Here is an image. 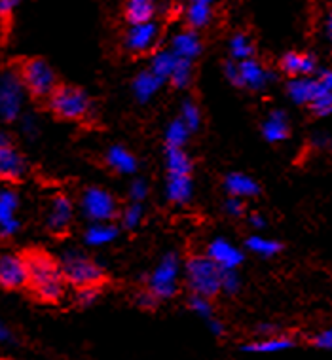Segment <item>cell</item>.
<instances>
[{
    "mask_svg": "<svg viewBox=\"0 0 332 360\" xmlns=\"http://www.w3.org/2000/svg\"><path fill=\"white\" fill-rule=\"evenodd\" d=\"M319 80V91L315 95V99L309 103V108L315 116L319 118H326L332 112V75L331 70L326 69L317 76Z\"/></svg>",
    "mask_w": 332,
    "mask_h": 360,
    "instance_id": "7402d4cb",
    "label": "cell"
},
{
    "mask_svg": "<svg viewBox=\"0 0 332 360\" xmlns=\"http://www.w3.org/2000/svg\"><path fill=\"white\" fill-rule=\"evenodd\" d=\"M48 108L59 120L65 122H82L91 112V99L82 87L70 84H57V87L48 97Z\"/></svg>",
    "mask_w": 332,
    "mask_h": 360,
    "instance_id": "7a4b0ae2",
    "label": "cell"
},
{
    "mask_svg": "<svg viewBox=\"0 0 332 360\" xmlns=\"http://www.w3.org/2000/svg\"><path fill=\"white\" fill-rule=\"evenodd\" d=\"M209 326H211V330H213V334H217V335L224 334V326H222V323H219V321L209 319Z\"/></svg>",
    "mask_w": 332,
    "mask_h": 360,
    "instance_id": "bcb514c9",
    "label": "cell"
},
{
    "mask_svg": "<svg viewBox=\"0 0 332 360\" xmlns=\"http://www.w3.org/2000/svg\"><path fill=\"white\" fill-rule=\"evenodd\" d=\"M167 199L173 205H186L192 199L194 193V182H192V174H184V176H167V188H165Z\"/></svg>",
    "mask_w": 332,
    "mask_h": 360,
    "instance_id": "cb8c5ba5",
    "label": "cell"
},
{
    "mask_svg": "<svg viewBox=\"0 0 332 360\" xmlns=\"http://www.w3.org/2000/svg\"><path fill=\"white\" fill-rule=\"evenodd\" d=\"M255 56V44L245 32H236L230 38V57L234 61H245Z\"/></svg>",
    "mask_w": 332,
    "mask_h": 360,
    "instance_id": "4dcf8cb0",
    "label": "cell"
},
{
    "mask_svg": "<svg viewBox=\"0 0 332 360\" xmlns=\"http://www.w3.org/2000/svg\"><path fill=\"white\" fill-rule=\"evenodd\" d=\"M192 75H194V63L186 61V59H177L167 82L177 89H184L192 82Z\"/></svg>",
    "mask_w": 332,
    "mask_h": 360,
    "instance_id": "836d02e7",
    "label": "cell"
},
{
    "mask_svg": "<svg viewBox=\"0 0 332 360\" xmlns=\"http://www.w3.org/2000/svg\"><path fill=\"white\" fill-rule=\"evenodd\" d=\"M314 345L319 349H331L332 347V332L331 330H323L314 338Z\"/></svg>",
    "mask_w": 332,
    "mask_h": 360,
    "instance_id": "ee69618b",
    "label": "cell"
},
{
    "mask_svg": "<svg viewBox=\"0 0 332 360\" xmlns=\"http://www.w3.org/2000/svg\"><path fill=\"white\" fill-rule=\"evenodd\" d=\"M99 296V286H84L76 290V302L80 305H91Z\"/></svg>",
    "mask_w": 332,
    "mask_h": 360,
    "instance_id": "f35d334b",
    "label": "cell"
},
{
    "mask_svg": "<svg viewBox=\"0 0 332 360\" xmlns=\"http://www.w3.org/2000/svg\"><path fill=\"white\" fill-rule=\"evenodd\" d=\"M179 275H181V262L179 256L170 252L162 258L156 269L148 277L146 290L158 300H170L179 292Z\"/></svg>",
    "mask_w": 332,
    "mask_h": 360,
    "instance_id": "52a82bcc",
    "label": "cell"
},
{
    "mask_svg": "<svg viewBox=\"0 0 332 360\" xmlns=\"http://www.w3.org/2000/svg\"><path fill=\"white\" fill-rule=\"evenodd\" d=\"M27 174V162L6 133H0V180L19 182Z\"/></svg>",
    "mask_w": 332,
    "mask_h": 360,
    "instance_id": "9c48e42d",
    "label": "cell"
},
{
    "mask_svg": "<svg viewBox=\"0 0 332 360\" xmlns=\"http://www.w3.org/2000/svg\"><path fill=\"white\" fill-rule=\"evenodd\" d=\"M25 99V89L19 80L15 69H6L0 72V120L13 122L21 114V106Z\"/></svg>",
    "mask_w": 332,
    "mask_h": 360,
    "instance_id": "ba28073f",
    "label": "cell"
},
{
    "mask_svg": "<svg viewBox=\"0 0 332 360\" xmlns=\"http://www.w3.org/2000/svg\"><path fill=\"white\" fill-rule=\"evenodd\" d=\"M146 195H148V186H146V182H144L143 179L133 180L132 188H129V198H132V201H135V203H143L144 199H146Z\"/></svg>",
    "mask_w": 332,
    "mask_h": 360,
    "instance_id": "60d3db41",
    "label": "cell"
},
{
    "mask_svg": "<svg viewBox=\"0 0 332 360\" xmlns=\"http://www.w3.org/2000/svg\"><path fill=\"white\" fill-rule=\"evenodd\" d=\"M258 332H260V334L272 335V334H274V332H276V328H274L272 324H260V326H258Z\"/></svg>",
    "mask_w": 332,
    "mask_h": 360,
    "instance_id": "681fc988",
    "label": "cell"
},
{
    "mask_svg": "<svg viewBox=\"0 0 332 360\" xmlns=\"http://www.w3.org/2000/svg\"><path fill=\"white\" fill-rule=\"evenodd\" d=\"M120 236V228L114 226L113 222H99L91 224L86 233H84V241L91 245V247H101V245H108V243L116 241Z\"/></svg>",
    "mask_w": 332,
    "mask_h": 360,
    "instance_id": "83f0119b",
    "label": "cell"
},
{
    "mask_svg": "<svg viewBox=\"0 0 332 360\" xmlns=\"http://www.w3.org/2000/svg\"><path fill=\"white\" fill-rule=\"evenodd\" d=\"M224 190L228 192L230 198L239 199H251L260 195V186L257 184V180L245 173H230L226 174L224 179Z\"/></svg>",
    "mask_w": 332,
    "mask_h": 360,
    "instance_id": "ac0fdd59",
    "label": "cell"
},
{
    "mask_svg": "<svg viewBox=\"0 0 332 360\" xmlns=\"http://www.w3.org/2000/svg\"><path fill=\"white\" fill-rule=\"evenodd\" d=\"M18 75L19 80L23 84L25 94H29L32 99L42 101L48 99L51 91L57 87V75L51 69V65L42 57H31L19 65Z\"/></svg>",
    "mask_w": 332,
    "mask_h": 360,
    "instance_id": "277c9868",
    "label": "cell"
},
{
    "mask_svg": "<svg viewBox=\"0 0 332 360\" xmlns=\"http://www.w3.org/2000/svg\"><path fill=\"white\" fill-rule=\"evenodd\" d=\"M105 162L110 169H113L114 173L118 174H133L137 171V160H135V155L126 148V146H110L107 150V155H105Z\"/></svg>",
    "mask_w": 332,
    "mask_h": 360,
    "instance_id": "603a6c76",
    "label": "cell"
},
{
    "mask_svg": "<svg viewBox=\"0 0 332 360\" xmlns=\"http://www.w3.org/2000/svg\"><path fill=\"white\" fill-rule=\"evenodd\" d=\"M290 124H288L287 114L283 110H274L269 112L268 120L262 124V135L264 139L272 144L283 143L290 139Z\"/></svg>",
    "mask_w": 332,
    "mask_h": 360,
    "instance_id": "ffe728a7",
    "label": "cell"
},
{
    "mask_svg": "<svg viewBox=\"0 0 332 360\" xmlns=\"http://www.w3.org/2000/svg\"><path fill=\"white\" fill-rule=\"evenodd\" d=\"M165 165L167 176H184L194 171V163L184 148H165Z\"/></svg>",
    "mask_w": 332,
    "mask_h": 360,
    "instance_id": "4316f807",
    "label": "cell"
},
{
    "mask_svg": "<svg viewBox=\"0 0 332 360\" xmlns=\"http://www.w3.org/2000/svg\"><path fill=\"white\" fill-rule=\"evenodd\" d=\"M290 347H295V340L293 338L268 335L264 340H258V342L243 345V351H247V353H277V351H285V349Z\"/></svg>",
    "mask_w": 332,
    "mask_h": 360,
    "instance_id": "f1b7e54d",
    "label": "cell"
},
{
    "mask_svg": "<svg viewBox=\"0 0 332 360\" xmlns=\"http://www.w3.org/2000/svg\"><path fill=\"white\" fill-rule=\"evenodd\" d=\"M247 249L255 252V255L262 256V258H272L277 256L283 250V245L274 239H266L260 236H251L247 239Z\"/></svg>",
    "mask_w": 332,
    "mask_h": 360,
    "instance_id": "d6a6232c",
    "label": "cell"
},
{
    "mask_svg": "<svg viewBox=\"0 0 332 360\" xmlns=\"http://www.w3.org/2000/svg\"><path fill=\"white\" fill-rule=\"evenodd\" d=\"M184 277H186V285L196 296H203V298L213 300L215 296L220 294V279H222V271L217 264H215L209 256H190L186 264H184Z\"/></svg>",
    "mask_w": 332,
    "mask_h": 360,
    "instance_id": "3957f363",
    "label": "cell"
},
{
    "mask_svg": "<svg viewBox=\"0 0 332 360\" xmlns=\"http://www.w3.org/2000/svg\"><path fill=\"white\" fill-rule=\"evenodd\" d=\"M205 256L220 267V269H238L245 260V255L238 247H234L232 243L226 239H215L209 247H207Z\"/></svg>",
    "mask_w": 332,
    "mask_h": 360,
    "instance_id": "9a60e30c",
    "label": "cell"
},
{
    "mask_svg": "<svg viewBox=\"0 0 332 360\" xmlns=\"http://www.w3.org/2000/svg\"><path fill=\"white\" fill-rule=\"evenodd\" d=\"M170 51L177 59H186V61L194 63V59H198L203 51V42H201L198 31L184 29L171 38Z\"/></svg>",
    "mask_w": 332,
    "mask_h": 360,
    "instance_id": "2e32d148",
    "label": "cell"
},
{
    "mask_svg": "<svg viewBox=\"0 0 332 360\" xmlns=\"http://www.w3.org/2000/svg\"><path fill=\"white\" fill-rule=\"evenodd\" d=\"M175 61H177V57L173 56L170 50H158L154 51V56H152L151 69L148 70L165 84V82L170 80L171 70H173V67H175Z\"/></svg>",
    "mask_w": 332,
    "mask_h": 360,
    "instance_id": "f546056e",
    "label": "cell"
},
{
    "mask_svg": "<svg viewBox=\"0 0 332 360\" xmlns=\"http://www.w3.org/2000/svg\"><path fill=\"white\" fill-rule=\"evenodd\" d=\"M12 340V334H10V330L4 326V324L0 323V342H10Z\"/></svg>",
    "mask_w": 332,
    "mask_h": 360,
    "instance_id": "c3c4849f",
    "label": "cell"
},
{
    "mask_svg": "<svg viewBox=\"0 0 332 360\" xmlns=\"http://www.w3.org/2000/svg\"><path fill=\"white\" fill-rule=\"evenodd\" d=\"M137 302H139V305H141V307H144V309H154L160 300L154 298V296H152L148 290H144V292H141V294H139Z\"/></svg>",
    "mask_w": 332,
    "mask_h": 360,
    "instance_id": "f6af8a7d",
    "label": "cell"
},
{
    "mask_svg": "<svg viewBox=\"0 0 332 360\" xmlns=\"http://www.w3.org/2000/svg\"><path fill=\"white\" fill-rule=\"evenodd\" d=\"M82 212L89 222H114L122 214L120 201L105 188L89 186L82 193Z\"/></svg>",
    "mask_w": 332,
    "mask_h": 360,
    "instance_id": "8992f818",
    "label": "cell"
},
{
    "mask_svg": "<svg viewBox=\"0 0 332 360\" xmlns=\"http://www.w3.org/2000/svg\"><path fill=\"white\" fill-rule=\"evenodd\" d=\"M190 307L203 319H211L213 317V305H211V300L203 298V296H196L192 294L190 298Z\"/></svg>",
    "mask_w": 332,
    "mask_h": 360,
    "instance_id": "74e56055",
    "label": "cell"
},
{
    "mask_svg": "<svg viewBox=\"0 0 332 360\" xmlns=\"http://www.w3.org/2000/svg\"><path fill=\"white\" fill-rule=\"evenodd\" d=\"M61 264V271L67 281V285H72L76 288H84V286H99L105 283L107 274L105 269L91 260L88 255L78 252V250H69L67 255L59 260Z\"/></svg>",
    "mask_w": 332,
    "mask_h": 360,
    "instance_id": "5b68a950",
    "label": "cell"
},
{
    "mask_svg": "<svg viewBox=\"0 0 332 360\" xmlns=\"http://www.w3.org/2000/svg\"><path fill=\"white\" fill-rule=\"evenodd\" d=\"M279 69L290 78H304V76H312L317 70V59L312 53L287 51L279 61Z\"/></svg>",
    "mask_w": 332,
    "mask_h": 360,
    "instance_id": "e0dca14e",
    "label": "cell"
},
{
    "mask_svg": "<svg viewBox=\"0 0 332 360\" xmlns=\"http://www.w3.org/2000/svg\"><path fill=\"white\" fill-rule=\"evenodd\" d=\"M181 120H182V124L189 127L190 133H194V131L200 129V125H201L200 106L196 105L192 99H186L184 103H182Z\"/></svg>",
    "mask_w": 332,
    "mask_h": 360,
    "instance_id": "e575fe53",
    "label": "cell"
},
{
    "mask_svg": "<svg viewBox=\"0 0 332 360\" xmlns=\"http://www.w3.org/2000/svg\"><path fill=\"white\" fill-rule=\"evenodd\" d=\"M249 222H251L255 228H264V226H266V220H264L260 214H251V217H249Z\"/></svg>",
    "mask_w": 332,
    "mask_h": 360,
    "instance_id": "7dc6e473",
    "label": "cell"
},
{
    "mask_svg": "<svg viewBox=\"0 0 332 360\" xmlns=\"http://www.w3.org/2000/svg\"><path fill=\"white\" fill-rule=\"evenodd\" d=\"M241 288V279L236 269H224L222 271V279H220V292L226 294H238Z\"/></svg>",
    "mask_w": 332,
    "mask_h": 360,
    "instance_id": "8d00e7d4",
    "label": "cell"
},
{
    "mask_svg": "<svg viewBox=\"0 0 332 360\" xmlns=\"http://www.w3.org/2000/svg\"><path fill=\"white\" fill-rule=\"evenodd\" d=\"M72 218H75V205L67 195L59 193V195L51 199L50 214H48V220H46V226H48L50 233L65 236L69 231L70 224H72Z\"/></svg>",
    "mask_w": 332,
    "mask_h": 360,
    "instance_id": "7c38bea8",
    "label": "cell"
},
{
    "mask_svg": "<svg viewBox=\"0 0 332 360\" xmlns=\"http://www.w3.org/2000/svg\"><path fill=\"white\" fill-rule=\"evenodd\" d=\"M319 91V80L312 76L304 78H290L287 86V94L296 105H307L315 99V95Z\"/></svg>",
    "mask_w": 332,
    "mask_h": 360,
    "instance_id": "44dd1931",
    "label": "cell"
},
{
    "mask_svg": "<svg viewBox=\"0 0 332 360\" xmlns=\"http://www.w3.org/2000/svg\"><path fill=\"white\" fill-rule=\"evenodd\" d=\"M224 75L228 78V82L232 84V86L239 87V72H238V61H234V59H228L224 63Z\"/></svg>",
    "mask_w": 332,
    "mask_h": 360,
    "instance_id": "7bdbcfd3",
    "label": "cell"
},
{
    "mask_svg": "<svg viewBox=\"0 0 332 360\" xmlns=\"http://www.w3.org/2000/svg\"><path fill=\"white\" fill-rule=\"evenodd\" d=\"M0 286L4 290L25 288L27 266L23 255H0Z\"/></svg>",
    "mask_w": 332,
    "mask_h": 360,
    "instance_id": "30bf717a",
    "label": "cell"
},
{
    "mask_svg": "<svg viewBox=\"0 0 332 360\" xmlns=\"http://www.w3.org/2000/svg\"><path fill=\"white\" fill-rule=\"evenodd\" d=\"M203 2H207V4H211V6H213V4H217L219 0H203Z\"/></svg>",
    "mask_w": 332,
    "mask_h": 360,
    "instance_id": "f907efd6",
    "label": "cell"
},
{
    "mask_svg": "<svg viewBox=\"0 0 332 360\" xmlns=\"http://www.w3.org/2000/svg\"><path fill=\"white\" fill-rule=\"evenodd\" d=\"M23 0H0V21L8 23L10 18L13 15V12L21 6Z\"/></svg>",
    "mask_w": 332,
    "mask_h": 360,
    "instance_id": "b9f144b4",
    "label": "cell"
},
{
    "mask_svg": "<svg viewBox=\"0 0 332 360\" xmlns=\"http://www.w3.org/2000/svg\"><path fill=\"white\" fill-rule=\"evenodd\" d=\"M158 38H160V25L156 21H148V23L129 27L124 38V46L132 53H146L154 50Z\"/></svg>",
    "mask_w": 332,
    "mask_h": 360,
    "instance_id": "8fae6325",
    "label": "cell"
},
{
    "mask_svg": "<svg viewBox=\"0 0 332 360\" xmlns=\"http://www.w3.org/2000/svg\"><path fill=\"white\" fill-rule=\"evenodd\" d=\"M156 12V0H126V4H124V19L129 27L154 21Z\"/></svg>",
    "mask_w": 332,
    "mask_h": 360,
    "instance_id": "d6986e66",
    "label": "cell"
},
{
    "mask_svg": "<svg viewBox=\"0 0 332 360\" xmlns=\"http://www.w3.org/2000/svg\"><path fill=\"white\" fill-rule=\"evenodd\" d=\"M224 211L234 218L243 217L245 211H247V207H245V199L239 198H228L224 203Z\"/></svg>",
    "mask_w": 332,
    "mask_h": 360,
    "instance_id": "ab89813d",
    "label": "cell"
},
{
    "mask_svg": "<svg viewBox=\"0 0 332 360\" xmlns=\"http://www.w3.org/2000/svg\"><path fill=\"white\" fill-rule=\"evenodd\" d=\"M27 286L31 294L42 304H59L65 298L67 281L61 271V264L56 256L42 249L27 250Z\"/></svg>",
    "mask_w": 332,
    "mask_h": 360,
    "instance_id": "6da1fadb",
    "label": "cell"
},
{
    "mask_svg": "<svg viewBox=\"0 0 332 360\" xmlns=\"http://www.w3.org/2000/svg\"><path fill=\"white\" fill-rule=\"evenodd\" d=\"M213 19V6L207 4L203 0H190L189 6H186V23L189 29L192 31H200L205 29Z\"/></svg>",
    "mask_w": 332,
    "mask_h": 360,
    "instance_id": "484cf974",
    "label": "cell"
},
{
    "mask_svg": "<svg viewBox=\"0 0 332 360\" xmlns=\"http://www.w3.org/2000/svg\"><path fill=\"white\" fill-rule=\"evenodd\" d=\"M190 133L189 127L182 124L181 118L173 120L165 131V148H184L186 143H189L190 139Z\"/></svg>",
    "mask_w": 332,
    "mask_h": 360,
    "instance_id": "1f68e13d",
    "label": "cell"
},
{
    "mask_svg": "<svg viewBox=\"0 0 332 360\" xmlns=\"http://www.w3.org/2000/svg\"><path fill=\"white\" fill-rule=\"evenodd\" d=\"M19 195L12 188H0V236L12 237L21 228L18 220Z\"/></svg>",
    "mask_w": 332,
    "mask_h": 360,
    "instance_id": "4fadbf2b",
    "label": "cell"
},
{
    "mask_svg": "<svg viewBox=\"0 0 332 360\" xmlns=\"http://www.w3.org/2000/svg\"><path fill=\"white\" fill-rule=\"evenodd\" d=\"M143 203H135L132 201V205L126 207V211L122 214V222H124V228L126 230H135L141 220H143Z\"/></svg>",
    "mask_w": 332,
    "mask_h": 360,
    "instance_id": "d590c367",
    "label": "cell"
},
{
    "mask_svg": "<svg viewBox=\"0 0 332 360\" xmlns=\"http://www.w3.org/2000/svg\"><path fill=\"white\" fill-rule=\"evenodd\" d=\"M163 86V82L160 78L152 75L151 70H143L135 76L133 80V95L139 103H148L154 95L160 91V87Z\"/></svg>",
    "mask_w": 332,
    "mask_h": 360,
    "instance_id": "d4e9b609",
    "label": "cell"
},
{
    "mask_svg": "<svg viewBox=\"0 0 332 360\" xmlns=\"http://www.w3.org/2000/svg\"><path fill=\"white\" fill-rule=\"evenodd\" d=\"M238 72H239V87H247L251 91H260L268 86V82L274 78L262 63L257 61L255 57L238 61Z\"/></svg>",
    "mask_w": 332,
    "mask_h": 360,
    "instance_id": "5bb4252c",
    "label": "cell"
}]
</instances>
